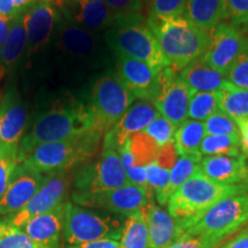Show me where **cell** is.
<instances>
[{
    "label": "cell",
    "instance_id": "cell-1",
    "mask_svg": "<svg viewBox=\"0 0 248 248\" xmlns=\"http://www.w3.org/2000/svg\"><path fill=\"white\" fill-rule=\"evenodd\" d=\"M94 131L89 106L74 97H62L43 113L21 141L18 160L36 146Z\"/></svg>",
    "mask_w": 248,
    "mask_h": 248
},
{
    "label": "cell",
    "instance_id": "cell-2",
    "mask_svg": "<svg viewBox=\"0 0 248 248\" xmlns=\"http://www.w3.org/2000/svg\"><path fill=\"white\" fill-rule=\"evenodd\" d=\"M147 22L156 37L161 52L175 70L182 69L202 57L208 47L210 32L188 20L185 15H148Z\"/></svg>",
    "mask_w": 248,
    "mask_h": 248
},
{
    "label": "cell",
    "instance_id": "cell-3",
    "mask_svg": "<svg viewBox=\"0 0 248 248\" xmlns=\"http://www.w3.org/2000/svg\"><path fill=\"white\" fill-rule=\"evenodd\" d=\"M246 193H248V184H221L203 175L199 167L194 175L170 197L167 203L168 213L176 221L179 234L183 229L219 201Z\"/></svg>",
    "mask_w": 248,
    "mask_h": 248
},
{
    "label": "cell",
    "instance_id": "cell-4",
    "mask_svg": "<svg viewBox=\"0 0 248 248\" xmlns=\"http://www.w3.org/2000/svg\"><path fill=\"white\" fill-rule=\"evenodd\" d=\"M104 38L108 47L116 54L145 62L156 71L170 67L147 17L142 14L117 15L113 26L104 33Z\"/></svg>",
    "mask_w": 248,
    "mask_h": 248
},
{
    "label": "cell",
    "instance_id": "cell-5",
    "mask_svg": "<svg viewBox=\"0 0 248 248\" xmlns=\"http://www.w3.org/2000/svg\"><path fill=\"white\" fill-rule=\"evenodd\" d=\"M101 137L100 133L90 131L66 140L38 145L21 157L18 163L42 173L68 171L91 159Z\"/></svg>",
    "mask_w": 248,
    "mask_h": 248
},
{
    "label": "cell",
    "instance_id": "cell-6",
    "mask_svg": "<svg viewBox=\"0 0 248 248\" xmlns=\"http://www.w3.org/2000/svg\"><path fill=\"white\" fill-rule=\"evenodd\" d=\"M105 40L62 17L55 35L58 61L66 70L89 71L102 66L106 55Z\"/></svg>",
    "mask_w": 248,
    "mask_h": 248
},
{
    "label": "cell",
    "instance_id": "cell-7",
    "mask_svg": "<svg viewBox=\"0 0 248 248\" xmlns=\"http://www.w3.org/2000/svg\"><path fill=\"white\" fill-rule=\"evenodd\" d=\"M248 222V193L219 201L179 232L181 237H206L224 241ZM177 238V239H178Z\"/></svg>",
    "mask_w": 248,
    "mask_h": 248
},
{
    "label": "cell",
    "instance_id": "cell-8",
    "mask_svg": "<svg viewBox=\"0 0 248 248\" xmlns=\"http://www.w3.org/2000/svg\"><path fill=\"white\" fill-rule=\"evenodd\" d=\"M135 99L117 74L101 75L92 86L89 105L93 130L102 136L106 135L125 114Z\"/></svg>",
    "mask_w": 248,
    "mask_h": 248
},
{
    "label": "cell",
    "instance_id": "cell-9",
    "mask_svg": "<svg viewBox=\"0 0 248 248\" xmlns=\"http://www.w3.org/2000/svg\"><path fill=\"white\" fill-rule=\"evenodd\" d=\"M123 223L108 214L93 212L71 202L64 210V238L69 246L104 239H121Z\"/></svg>",
    "mask_w": 248,
    "mask_h": 248
},
{
    "label": "cell",
    "instance_id": "cell-10",
    "mask_svg": "<svg viewBox=\"0 0 248 248\" xmlns=\"http://www.w3.org/2000/svg\"><path fill=\"white\" fill-rule=\"evenodd\" d=\"M129 184L116 148L102 146L100 157L83 167L75 177V193L97 194Z\"/></svg>",
    "mask_w": 248,
    "mask_h": 248
},
{
    "label": "cell",
    "instance_id": "cell-11",
    "mask_svg": "<svg viewBox=\"0 0 248 248\" xmlns=\"http://www.w3.org/2000/svg\"><path fill=\"white\" fill-rule=\"evenodd\" d=\"M154 193L150 188L129 184L102 193H74V202L84 207L109 210L110 213L129 216L141 212L148 203L153 202Z\"/></svg>",
    "mask_w": 248,
    "mask_h": 248
},
{
    "label": "cell",
    "instance_id": "cell-12",
    "mask_svg": "<svg viewBox=\"0 0 248 248\" xmlns=\"http://www.w3.org/2000/svg\"><path fill=\"white\" fill-rule=\"evenodd\" d=\"M248 48V37L230 23H219L210 31L202 61L226 77L235 60Z\"/></svg>",
    "mask_w": 248,
    "mask_h": 248
},
{
    "label": "cell",
    "instance_id": "cell-13",
    "mask_svg": "<svg viewBox=\"0 0 248 248\" xmlns=\"http://www.w3.org/2000/svg\"><path fill=\"white\" fill-rule=\"evenodd\" d=\"M27 33L24 54L28 58L45 51L52 42L55 28L61 20V13L54 0H38L23 14Z\"/></svg>",
    "mask_w": 248,
    "mask_h": 248
},
{
    "label": "cell",
    "instance_id": "cell-14",
    "mask_svg": "<svg viewBox=\"0 0 248 248\" xmlns=\"http://www.w3.org/2000/svg\"><path fill=\"white\" fill-rule=\"evenodd\" d=\"M71 182L68 171L48 173L32 199L20 212L11 217L9 225L21 229L32 217L49 212L63 202Z\"/></svg>",
    "mask_w": 248,
    "mask_h": 248
},
{
    "label": "cell",
    "instance_id": "cell-15",
    "mask_svg": "<svg viewBox=\"0 0 248 248\" xmlns=\"http://www.w3.org/2000/svg\"><path fill=\"white\" fill-rule=\"evenodd\" d=\"M160 93L152 104L161 116L177 128L187 117L190 90L179 76V71L171 67L160 71Z\"/></svg>",
    "mask_w": 248,
    "mask_h": 248
},
{
    "label": "cell",
    "instance_id": "cell-16",
    "mask_svg": "<svg viewBox=\"0 0 248 248\" xmlns=\"http://www.w3.org/2000/svg\"><path fill=\"white\" fill-rule=\"evenodd\" d=\"M57 4L62 17L98 35L106 32L117 17L104 0H59Z\"/></svg>",
    "mask_w": 248,
    "mask_h": 248
},
{
    "label": "cell",
    "instance_id": "cell-17",
    "mask_svg": "<svg viewBox=\"0 0 248 248\" xmlns=\"http://www.w3.org/2000/svg\"><path fill=\"white\" fill-rule=\"evenodd\" d=\"M117 76L139 100L153 102L161 90L160 71H156L145 62L116 54Z\"/></svg>",
    "mask_w": 248,
    "mask_h": 248
},
{
    "label": "cell",
    "instance_id": "cell-18",
    "mask_svg": "<svg viewBox=\"0 0 248 248\" xmlns=\"http://www.w3.org/2000/svg\"><path fill=\"white\" fill-rule=\"evenodd\" d=\"M44 173L18 163L14 170L11 182L0 199V215L16 214L23 208L37 193L44 183Z\"/></svg>",
    "mask_w": 248,
    "mask_h": 248
},
{
    "label": "cell",
    "instance_id": "cell-19",
    "mask_svg": "<svg viewBox=\"0 0 248 248\" xmlns=\"http://www.w3.org/2000/svg\"><path fill=\"white\" fill-rule=\"evenodd\" d=\"M159 115L152 102H133L119 122L104 136L102 146H110L119 151L131 136L144 131Z\"/></svg>",
    "mask_w": 248,
    "mask_h": 248
},
{
    "label": "cell",
    "instance_id": "cell-20",
    "mask_svg": "<svg viewBox=\"0 0 248 248\" xmlns=\"http://www.w3.org/2000/svg\"><path fill=\"white\" fill-rule=\"evenodd\" d=\"M27 116V107L17 93H7L0 104V146L18 154Z\"/></svg>",
    "mask_w": 248,
    "mask_h": 248
},
{
    "label": "cell",
    "instance_id": "cell-21",
    "mask_svg": "<svg viewBox=\"0 0 248 248\" xmlns=\"http://www.w3.org/2000/svg\"><path fill=\"white\" fill-rule=\"evenodd\" d=\"M200 170L212 181L221 184H248V164L245 154L204 156L200 161Z\"/></svg>",
    "mask_w": 248,
    "mask_h": 248
},
{
    "label": "cell",
    "instance_id": "cell-22",
    "mask_svg": "<svg viewBox=\"0 0 248 248\" xmlns=\"http://www.w3.org/2000/svg\"><path fill=\"white\" fill-rule=\"evenodd\" d=\"M64 210L66 203L62 202L49 212L30 218L21 229L31 239L45 248H58L64 226Z\"/></svg>",
    "mask_w": 248,
    "mask_h": 248
},
{
    "label": "cell",
    "instance_id": "cell-23",
    "mask_svg": "<svg viewBox=\"0 0 248 248\" xmlns=\"http://www.w3.org/2000/svg\"><path fill=\"white\" fill-rule=\"evenodd\" d=\"M146 218L150 248H168L177 240V224L170 214L153 202L148 203L144 209Z\"/></svg>",
    "mask_w": 248,
    "mask_h": 248
},
{
    "label": "cell",
    "instance_id": "cell-24",
    "mask_svg": "<svg viewBox=\"0 0 248 248\" xmlns=\"http://www.w3.org/2000/svg\"><path fill=\"white\" fill-rule=\"evenodd\" d=\"M159 148L156 142L146 133L138 132L131 136L119 150L124 171L136 167L146 168L155 160Z\"/></svg>",
    "mask_w": 248,
    "mask_h": 248
},
{
    "label": "cell",
    "instance_id": "cell-25",
    "mask_svg": "<svg viewBox=\"0 0 248 248\" xmlns=\"http://www.w3.org/2000/svg\"><path fill=\"white\" fill-rule=\"evenodd\" d=\"M179 76L190 90L194 92H214L221 88L226 77L204 63L202 59H197L179 71Z\"/></svg>",
    "mask_w": 248,
    "mask_h": 248
},
{
    "label": "cell",
    "instance_id": "cell-26",
    "mask_svg": "<svg viewBox=\"0 0 248 248\" xmlns=\"http://www.w3.org/2000/svg\"><path fill=\"white\" fill-rule=\"evenodd\" d=\"M185 16L210 32L224 20V0H186Z\"/></svg>",
    "mask_w": 248,
    "mask_h": 248
},
{
    "label": "cell",
    "instance_id": "cell-27",
    "mask_svg": "<svg viewBox=\"0 0 248 248\" xmlns=\"http://www.w3.org/2000/svg\"><path fill=\"white\" fill-rule=\"evenodd\" d=\"M26 45L27 33L22 14L12 20L7 39L0 49V77L20 60L26 52Z\"/></svg>",
    "mask_w": 248,
    "mask_h": 248
},
{
    "label": "cell",
    "instance_id": "cell-28",
    "mask_svg": "<svg viewBox=\"0 0 248 248\" xmlns=\"http://www.w3.org/2000/svg\"><path fill=\"white\" fill-rule=\"evenodd\" d=\"M216 93L219 110L234 121L248 119V91L225 80Z\"/></svg>",
    "mask_w": 248,
    "mask_h": 248
},
{
    "label": "cell",
    "instance_id": "cell-29",
    "mask_svg": "<svg viewBox=\"0 0 248 248\" xmlns=\"http://www.w3.org/2000/svg\"><path fill=\"white\" fill-rule=\"evenodd\" d=\"M206 131H204L203 122L194 120H186L181 125L176 128L173 135V144H175L177 153L183 156H202L200 154V145L202 142Z\"/></svg>",
    "mask_w": 248,
    "mask_h": 248
},
{
    "label": "cell",
    "instance_id": "cell-30",
    "mask_svg": "<svg viewBox=\"0 0 248 248\" xmlns=\"http://www.w3.org/2000/svg\"><path fill=\"white\" fill-rule=\"evenodd\" d=\"M202 156H179L176 161L175 166L172 167L171 172H170V177L168 185H167L166 190L161 194L160 198H157L156 201L161 206L168 203L170 197L178 190L184 183L187 181L191 176H193L195 171L199 169L200 161Z\"/></svg>",
    "mask_w": 248,
    "mask_h": 248
},
{
    "label": "cell",
    "instance_id": "cell-31",
    "mask_svg": "<svg viewBox=\"0 0 248 248\" xmlns=\"http://www.w3.org/2000/svg\"><path fill=\"white\" fill-rule=\"evenodd\" d=\"M121 248H150V235L144 212L126 216L121 234Z\"/></svg>",
    "mask_w": 248,
    "mask_h": 248
},
{
    "label": "cell",
    "instance_id": "cell-32",
    "mask_svg": "<svg viewBox=\"0 0 248 248\" xmlns=\"http://www.w3.org/2000/svg\"><path fill=\"white\" fill-rule=\"evenodd\" d=\"M200 154L206 156H217V155H229L239 156L241 153L240 138L231 136H204L200 145Z\"/></svg>",
    "mask_w": 248,
    "mask_h": 248
},
{
    "label": "cell",
    "instance_id": "cell-33",
    "mask_svg": "<svg viewBox=\"0 0 248 248\" xmlns=\"http://www.w3.org/2000/svg\"><path fill=\"white\" fill-rule=\"evenodd\" d=\"M218 110L216 91L194 92L190 94L187 109V117H190V120L204 122L209 116Z\"/></svg>",
    "mask_w": 248,
    "mask_h": 248
},
{
    "label": "cell",
    "instance_id": "cell-34",
    "mask_svg": "<svg viewBox=\"0 0 248 248\" xmlns=\"http://www.w3.org/2000/svg\"><path fill=\"white\" fill-rule=\"evenodd\" d=\"M204 131L208 136H231L240 138L239 128L233 119L218 110L203 122Z\"/></svg>",
    "mask_w": 248,
    "mask_h": 248
},
{
    "label": "cell",
    "instance_id": "cell-35",
    "mask_svg": "<svg viewBox=\"0 0 248 248\" xmlns=\"http://www.w3.org/2000/svg\"><path fill=\"white\" fill-rule=\"evenodd\" d=\"M0 248H45L37 244L22 229L15 228L6 223L5 229L0 234Z\"/></svg>",
    "mask_w": 248,
    "mask_h": 248
},
{
    "label": "cell",
    "instance_id": "cell-36",
    "mask_svg": "<svg viewBox=\"0 0 248 248\" xmlns=\"http://www.w3.org/2000/svg\"><path fill=\"white\" fill-rule=\"evenodd\" d=\"M176 126L170 123L168 120L164 119L163 116L159 115L154 121H152L150 125L144 130V133L153 139L159 147L173 141V135H175Z\"/></svg>",
    "mask_w": 248,
    "mask_h": 248
},
{
    "label": "cell",
    "instance_id": "cell-37",
    "mask_svg": "<svg viewBox=\"0 0 248 248\" xmlns=\"http://www.w3.org/2000/svg\"><path fill=\"white\" fill-rule=\"evenodd\" d=\"M146 177H147V185L151 188L155 195V199L161 197L163 191L166 190L168 185L170 172L171 170L164 168L157 164L155 161L146 166Z\"/></svg>",
    "mask_w": 248,
    "mask_h": 248
},
{
    "label": "cell",
    "instance_id": "cell-38",
    "mask_svg": "<svg viewBox=\"0 0 248 248\" xmlns=\"http://www.w3.org/2000/svg\"><path fill=\"white\" fill-rule=\"evenodd\" d=\"M146 2L148 15L160 16H179L185 15L186 0H144Z\"/></svg>",
    "mask_w": 248,
    "mask_h": 248
},
{
    "label": "cell",
    "instance_id": "cell-39",
    "mask_svg": "<svg viewBox=\"0 0 248 248\" xmlns=\"http://www.w3.org/2000/svg\"><path fill=\"white\" fill-rule=\"evenodd\" d=\"M18 154L0 146V199L7 190L14 170L18 164Z\"/></svg>",
    "mask_w": 248,
    "mask_h": 248
},
{
    "label": "cell",
    "instance_id": "cell-40",
    "mask_svg": "<svg viewBox=\"0 0 248 248\" xmlns=\"http://www.w3.org/2000/svg\"><path fill=\"white\" fill-rule=\"evenodd\" d=\"M224 18L235 27L248 24V0H224Z\"/></svg>",
    "mask_w": 248,
    "mask_h": 248
},
{
    "label": "cell",
    "instance_id": "cell-41",
    "mask_svg": "<svg viewBox=\"0 0 248 248\" xmlns=\"http://www.w3.org/2000/svg\"><path fill=\"white\" fill-rule=\"evenodd\" d=\"M226 80L248 91V48L232 64L226 75Z\"/></svg>",
    "mask_w": 248,
    "mask_h": 248
},
{
    "label": "cell",
    "instance_id": "cell-42",
    "mask_svg": "<svg viewBox=\"0 0 248 248\" xmlns=\"http://www.w3.org/2000/svg\"><path fill=\"white\" fill-rule=\"evenodd\" d=\"M222 244L206 237H181L168 248H218Z\"/></svg>",
    "mask_w": 248,
    "mask_h": 248
},
{
    "label": "cell",
    "instance_id": "cell-43",
    "mask_svg": "<svg viewBox=\"0 0 248 248\" xmlns=\"http://www.w3.org/2000/svg\"><path fill=\"white\" fill-rule=\"evenodd\" d=\"M116 15L141 14L144 0H104Z\"/></svg>",
    "mask_w": 248,
    "mask_h": 248
},
{
    "label": "cell",
    "instance_id": "cell-44",
    "mask_svg": "<svg viewBox=\"0 0 248 248\" xmlns=\"http://www.w3.org/2000/svg\"><path fill=\"white\" fill-rule=\"evenodd\" d=\"M68 248H121V243L119 240L104 239L91 241V243L73 245V246H69Z\"/></svg>",
    "mask_w": 248,
    "mask_h": 248
},
{
    "label": "cell",
    "instance_id": "cell-45",
    "mask_svg": "<svg viewBox=\"0 0 248 248\" xmlns=\"http://www.w3.org/2000/svg\"><path fill=\"white\" fill-rule=\"evenodd\" d=\"M221 248H248V226L231 240L226 241Z\"/></svg>",
    "mask_w": 248,
    "mask_h": 248
},
{
    "label": "cell",
    "instance_id": "cell-46",
    "mask_svg": "<svg viewBox=\"0 0 248 248\" xmlns=\"http://www.w3.org/2000/svg\"><path fill=\"white\" fill-rule=\"evenodd\" d=\"M238 124L240 132V140H241V150L244 151L245 156H248V119L235 121Z\"/></svg>",
    "mask_w": 248,
    "mask_h": 248
},
{
    "label": "cell",
    "instance_id": "cell-47",
    "mask_svg": "<svg viewBox=\"0 0 248 248\" xmlns=\"http://www.w3.org/2000/svg\"><path fill=\"white\" fill-rule=\"evenodd\" d=\"M38 0H12V5H13L15 16L22 15L29 9L31 6L35 5Z\"/></svg>",
    "mask_w": 248,
    "mask_h": 248
},
{
    "label": "cell",
    "instance_id": "cell-48",
    "mask_svg": "<svg viewBox=\"0 0 248 248\" xmlns=\"http://www.w3.org/2000/svg\"><path fill=\"white\" fill-rule=\"evenodd\" d=\"M13 18H8L0 15V49L4 46L6 39H7L9 29H11V23Z\"/></svg>",
    "mask_w": 248,
    "mask_h": 248
},
{
    "label": "cell",
    "instance_id": "cell-49",
    "mask_svg": "<svg viewBox=\"0 0 248 248\" xmlns=\"http://www.w3.org/2000/svg\"><path fill=\"white\" fill-rule=\"evenodd\" d=\"M0 15L8 18L15 17V12L13 5H12V0H0Z\"/></svg>",
    "mask_w": 248,
    "mask_h": 248
},
{
    "label": "cell",
    "instance_id": "cell-50",
    "mask_svg": "<svg viewBox=\"0 0 248 248\" xmlns=\"http://www.w3.org/2000/svg\"><path fill=\"white\" fill-rule=\"evenodd\" d=\"M6 223H7V222H2L1 219H0V234H1L2 230H4V229H5V226H6Z\"/></svg>",
    "mask_w": 248,
    "mask_h": 248
},
{
    "label": "cell",
    "instance_id": "cell-51",
    "mask_svg": "<svg viewBox=\"0 0 248 248\" xmlns=\"http://www.w3.org/2000/svg\"><path fill=\"white\" fill-rule=\"evenodd\" d=\"M61 1H64V0H61Z\"/></svg>",
    "mask_w": 248,
    "mask_h": 248
}]
</instances>
